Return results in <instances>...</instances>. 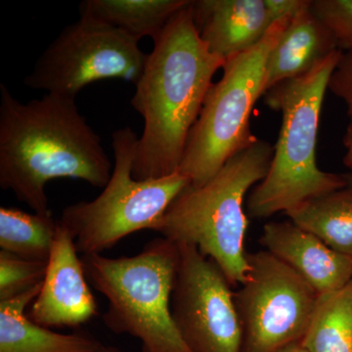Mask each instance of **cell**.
Segmentation results:
<instances>
[{
	"label": "cell",
	"mask_w": 352,
	"mask_h": 352,
	"mask_svg": "<svg viewBox=\"0 0 352 352\" xmlns=\"http://www.w3.org/2000/svg\"><path fill=\"white\" fill-rule=\"evenodd\" d=\"M342 51L336 50L311 71L270 88L265 103L282 113V124L267 175L249 197L252 217L268 219L303 201L346 188V175L326 173L316 163L324 97Z\"/></svg>",
	"instance_id": "obj_4"
},
{
	"label": "cell",
	"mask_w": 352,
	"mask_h": 352,
	"mask_svg": "<svg viewBox=\"0 0 352 352\" xmlns=\"http://www.w3.org/2000/svg\"><path fill=\"white\" fill-rule=\"evenodd\" d=\"M261 243L318 295L340 291L352 282V258L333 251L291 220L266 223Z\"/></svg>",
	"instance_id": "obj_12"
},
{
	"label": "cell",
	"mask_w": 352,
	"mask_h": 352,
	"mask_svg": "<svg viewBox=\"0 0 352 352\" xmlns=\"http://www.w3.org/2000/svg\"><path fill=\"white\" fill-rule=\"evenodd\" d=\"M73 235L58 221L41 293L30 319L45 328L78 327L98 314Z\"/></svg>",
	"instance_id": "obj_11"
},
{
	"label": "cell",
	"mask_w": 352,
	"mask_h": 352,
	"mask_svg": "<svg viewBox=\"0 0 352 352\" xmlns=\"http://www.w3.org/2000/svg\"><path fill=\"white\" fill-rule=\"evenodd\" d=\"M154 48L135 83L132 107L144 120L132 175L157 179L179 170L185 146L226 60L214 54L197 31L192 1L153 39Z\"/></svg>",
	"instance_id": "obj_1"
},
{
	"label": "cell",
	"mask_w": 352,
	"mask_h": 352,
	"mask_svg": "<svg viewBox=\"0 0 352 352\" xmlns=\"http://www.w3.org/2000/svg\"><path fill=\"white\" fill-rule=\"evenodd\" d=\"M138 43L117 28L80 17L43 51L24 83L72 99L83 87L106 78L135 85L147 60Z\"/></svg>",
	"instance_id": "obj_8"
},
{
	"label": "cell",
	"mask_w": 352,
	"mask_h": 352,
	"mask_svg": "<svg viewBox=\"0 0 352 352\" xmlns=\"http://www.w3.org/2000/svg\"><path fill=\"white\" fill-rule=\"evenodd\" d=\"M97 352H120V351H118V349H116V347L104 346L103 347H102L100 351H97Z\"/></svg>",
	"instance_id": "obj_25"
},
{
	"label": "cell",
	"mask_w": 352,
	"mask_h": 352,
	"mask_svg": "<svg viewBox=\"0 0 352 352\" xmlns=\"http://www.w3.org/2000/svg\"><path fill=\"white\" fill-rule=\"evenodd\" d=\"M309 4L289 21L266 64L263 95L285 80L307 74L339 50L332 32L318 19Z\"/></svg>",
	"instance_id": "obj_14"
},
{
	"label": "cell",
	"mask_w": 352,
	"mask_h": 352,
	"mask_svg": "<svg viewBox=\"0 0 352 352\" xmlns=\"http://www.w3.org/2000/svg\"><path fill=\"white\" fill-rule=\"evenodd\" d=\"M192 11L201 41L226 60L251 50L274 24L264 0H197Z\"/></svg>",
	"instance_id": "obj_13"
},
{
	"label": "cell",
	"mask_w": 352,
	"mask_h": 352,
	"mask_svg": "<svg viewBox=\"0 0 352 352\" xmlns=\"http://www.w3.org/2000/svg\"><path fill=\"white\" fill-rule=\"evenodd\" d=\"M249 271L234 293L242 326V352H279L302 342L319 295L267 251L248 254Z\"/></svg>",
	"instance_id": "obj_9"
},
{
	"label": "cell",
	"mask_w": 352,
	"mask_h": 352,
	"mask_svg": "<svg viewBox=\"0 0 352 352\" xmlns=\"http://www.w3.org/2000/svg\"><path fill=\"white\" fill-rule=\"evenodd\" d=\"M273 153L274 147L258 139L205 184L188 185L151 230L175 244L195 245L219 266L231 286L239 287L249 271L245 195L267 175Z\"/></svg>",
	"instance_id": "obj_3"
},
{
	"label": "cell",
	"mask_w": 352,
	"mask_h": 352,
	"mask_svg": "<svg viewBox=\"0 0 352 352\" xmlns=\"http://www.w3.org/2000/svg\"><path fill=\"white\" fill-rule=\"evenodd\" d=\"M138 141L131 127L113 132L115 166L103 192L94 200L64 208L59 223L73 235L78 254H101L131 234L151 230L191 184L180 171L157 179H135L132 168Z\"/></svg>",
	"instance_id": "obj_7"
},
{
	"label": "cell",
	"mask_w": 352,
	"mask_h": 352,
	"mask_svg": "<svg viewBox=\"0 0 352 352\" xmlns=\"http://www.w3.org/2000/svg\"><path fill=\"white\" fill-rule=\"evenodd\" d=\"M112 164L75 99L46 94L24 104L0 85V187L50 215L46 184L74 178L104 188Z\"/></svg>",
	"instance_id": "obj_2"
},
{
	"label": "cell",
	"mask_w": 352,
	"mask_h": 352,
	"mask_svg": "<svg viewBox=\"0 0 352 352\" xmlns=\"http://www.w3.org/2000/svg\"><path fill=\"white\" fill-rule=\"evenodd\" d=\"M292 18L277 21L251 50L228 58L223 75L208 90L190 132L179 170L192 186H201L238 153L258 140L250 117L263 95L266 64Z\"/></svg>",
	"instance_id": "obj_6"
},
{
	"label": "cell",
	"mask_w": 352,
	"mask_h": 352,
	"mask_svg": "<svg viewBox=\"0 0 352 352\" xmlns=\"http://www.w3.org/2000/svg\"><path fill=\"white\" fill-rule=\"evenodd\" d=\"M285 214L333 251L352 258V190L349 187L303 201Z\"/></svg>",
	"instance_id": "obj_17"
},
{
	"label": "cell",
	"mask_w": 352,
	"mask_h": 352,
	"mask_svg": "<svg viewBox=\"0 0 352 352\" xmlns=\"http://www.w3.org/2000/svg\"><path fill=\"white\" fill-rule=\"evenodd\" d=\"M328 89L342 99L346 106L349 124L342 139L346 149V155L342 162L352 173V48L342 51L339 63L336 66L329 80Z\"/></svg>",
	"instance_id": "obj_22"
},
{
	"label": "cell",
	"mask_w": 352,
	"mask_h": 352,
	"mask_svg": "<svg viewBox=\"0 0 352 352\" xmlns=\"http://www.w3.org/2000/svg\"><path fill=\"white\" fill-rule=\"evenodd\" d=\"M58 221L52 214H28L15 208H0V250L19 258L48 261Z\"/></svg>",
	"instance_id": "obj_19"
},
{
	"label": "cell",
	"mask_w": 352,
	"mask_h": 352,
	"mask_svg": "<svg viewBox=\"0 0 352 352\" xmlns=\"http://www.w3.org/2000/svg\"><path fill=\"white\" fill-rule=\"evenodd\" d=\"M47 261H31L0 251V302L12 300L43 283Z\"/></svg>",
	"instance_id": "obj_20"
},
{
	"label": "cell",
	"mask_w": 352,
	"mask_h": 352,
	"mask_svg": "<svg viewBox=\"0 0 352 352\" xmlns=\"http://www.w3.org/2000/svg\"><path fill=\"white\" fill-rule=\"evenodd\" d=\"M273 23L294 17L298 11L309 4L310 0H264Z\"/></svg>",
	"instance_id": "obj_23"
},
{
	"label": "cell",
	"mask_w": 352,
	"mask_h": 352,
	"mask_svg": "<svg viewBox=\"0 0 352 352\" xmlns=\"http://www.w3.org/2000/svg\"><path fill=\"white\" fill-rule=\"evenodd\" d=\"M190 0H85L80 17L91 18L140 41L153 39Z\"/></svg>",
	"instance_id": "obj_16"
},
{
	"label": "cell",
	"mask_w": 352,
	"mask_h": 352,
	"mask_svg": "<svg viewBox=\"0 0 352 352\" xmlns=\"http://www.w3.org/2000/svg\"><path fill=\"white\" fill-rule=\"evenodd\" d=\"M300 342L307 352H352V282L340 291L319 295Z\"/></svg>",
	"instance_id": "obj_18"
},
{
	"label": "cell",
	"mask_w": 352,
	"mask_h": 352,
	"mask_svg": "<svg viewBox=\"0 0 352 352\" xmlns=\"http://www.w3.org/2000/svg\"><path fill=\"white\" fill-rule=\"evenodd\" d=\"M279 352H307V351H305V347L302 346V342H300L285 347V349Z\"/></svg>",
	"instance_id": "obj_24"
},
{
	"label": "cell",
	"mask_w": 352,
	"mask_h": 352,
	"mask_svg": "<svg viewBox=\"0 0 352 352\" xmlns=\"http://www.w3.org/2000/svg\"><path fill=\"white\" fill-rule=\"evenodd\" d=\"M346 178L347 182V187H349V189L352 190V173H346Z\"/></svg>",
	"instance_id": "obj_26"
},
{
	"label": "cell",
	"mask_w": 352,
	"mask_h": 352,
	"mask_svg": "<svg viewBox=\"0 0 352 352\" xmlns=\"http://www.w3.org/2000/svg\"><path fill=\"white\" fill-rule=\"evenodd\" d=\"M82 261L88 283L107 298L103 322L109 330L136 338L142 352H192L171 311L179 265L177 244L162 237L135 256L87 254Z\"/></svg>",
	"instance_id": "obj_5"
},
{
	"label": "cell",
	"mask_w": 352,
	"mask_h": 352,
	"mask_svg": "<svg viewBox=\"0 0 352 352\" xmlns=\"http://www.w3.org/2000/svg\"><path fill=\"white\" fill-rule=\"evenodd\" d=\"M43 283L12 300L0 302V352H97L103 344L83 333H60L34 323L25 310Z\"/></svg>",
	"instance_id": "obj_15"
},
{
	"label": "cell",
	"mask_w": 352,
	"mask_h": 352,
	"mask_svg": "<svg viewBox=\"0 0 352 352\" xmlns=\"http://www.w3.org/2000/svg\"><path fill=\"white\" fill-rule=\"evenodd\" d=\"M179 265L171 311L192 352H242V326L231 285L193 245L177 244Z\"/></svg>",
	"instance_id": "obj_10"
},
{
	"label": "cell",
	"mask_w": 352,
	"mask_h": 352,
	"mask_svg": "<svg viewBox=\"0 0 352 352\" xmlns=\"http://www.w3.org/2000/svg\"><path fill=\"white\" fill-rule=\"evenodd\" d=\"M311 9L332 32L339 50H351L352 0H314Z\"/></svg>",
	"instance_id": "obj_21"
}]
</instances>
